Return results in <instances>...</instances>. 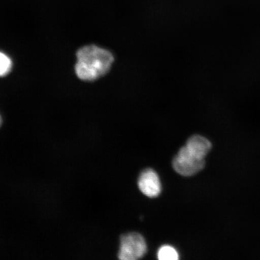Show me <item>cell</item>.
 <instances>
[{
  "instance_id": "cell-7",
  "label": "cell",
  "mask_w": 260,
  "mask_h": 260,
  "mask_svg": "<svg viewBox=\"0 0 260 260\" xmlns=\"http://www.w3.org/2000/svg\"><path fill=\"white\" fill-rule=\"evenodd\" d=\"M12 61L7 55L0 52V77H5L11 72Z\"/></svg>"
},
{
  "instance_id": "cell-4",
  "label": "cell",
  "mask_w": 260,
  "mask_h": 260,
  "mask_svg": "<svg viewBox=\"0 0 260 260\" xmlns=\"http://www.w3.org/2000/svg\"><path fill=\"white\" fill-rule=\"evenodd\" d=\"M140 190L149 198H156L161 193V183L158 175L152 169H146L140 175L138 180Z\"/></svg>"
},
{
  "instance_id": "cell-1",
  "label": "cell",
  "mask_w": 260,
  "mask_h": 260,
  "mask_svg": "<svg viewBox=\"0 0 260 260\" xmlns=\"http://www.w3.org/2000/svg\"><path fill=\"white\" fill-rule=\"evenodd\" d=\"M77 59L75 70L77 77L81 80L93 81L109 72L115 58L106 49L89 45L78 50Z\"/></svg>"
},
{
  "instance_id": "cell-8",
  "label": "cell",
  "mask_w": 260,
  "mask_h": 260,
  "mask_svg": "<svg viewBox=\"0 0 260 260\" xmlns=\"http://www.w3.org/2000/svg\"><path fill=\"white\" fill-rule=\"evenodd\" d=\"M2 124V118L1 115H0V126H1Z\"/></svg>"
},
{
  "instance_id": "cell-3",
  "label": "cell",
  "mask_w": 260,
  "mask_h": 260,
  "mask_svg": "<svg viewBox=\"0 0 260 260\" xmlns=\"http://www.w3.org/2000/svg\"><path fill=\"white\" fill-rule=\"evenodd\" d=\"M172 166L178 174L184 177H190L203 170L205 160L194 157L186 146H183L174 158Z\"/></svg>"
},
{
  "instance_id": "cell-2",
  "label": "cell",
  "mask_w": 260,
  "mask_h": 260,
  "mask_svg": "<svg viewBox=\"0 0 260 260\" xmlns=\"http://www.w3.org/2000/svg\"><path fill=\"white\" fill-rule=\"evenodd\" d=\"M147 251L144 237L137 233L126 234L121 237V246L118 257L122 260H136L141 258Z\"/></svg>"
},
{
  "instance_id": "cell-6",
  "label": "cell",
  "mask_w": 260,
  "mask_h": 260,
  "mask_svg": "<svg viewBox=\"0 0 260 260\" xmlns=\"http://www.w3.org/2000/svg\"><path fill=\"white\" fill-rule=\"evenodd\" d=\"M157 256L161 260H177L179 258L176 249L169 245L161 246L158 250Z\"/></svg>"
},
{
  "instance_id": "cell-5",
  "label": "cell",
  "mask_w": 260,
  "mask_h": 260,
  "mask_svg": "<svg viewBox=\"0 0 260 260\" xmlns=\"http://www.w3.org/2000/svg\"><path fill=\"white\" fill-rule=\"evenodd\" d=\"M185 146L191 154L198 159H204L212 147L209 140L200 135L191 136Z\"/></svg>"
}]
</instances>
